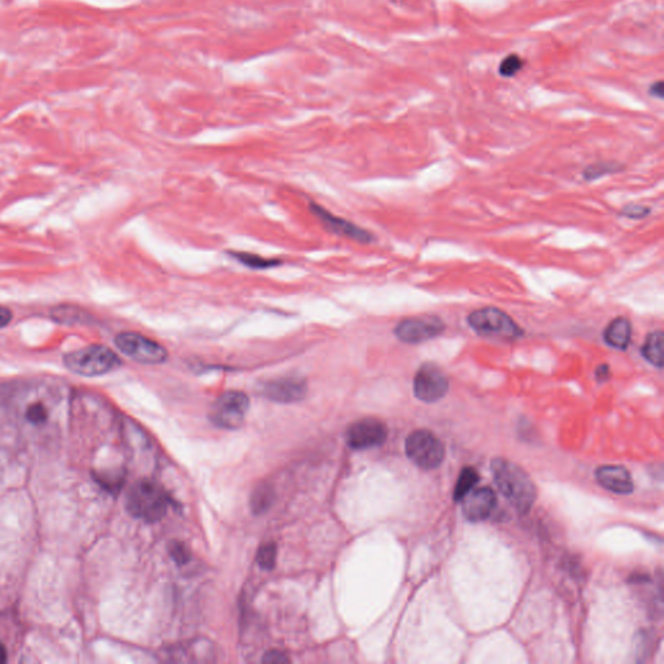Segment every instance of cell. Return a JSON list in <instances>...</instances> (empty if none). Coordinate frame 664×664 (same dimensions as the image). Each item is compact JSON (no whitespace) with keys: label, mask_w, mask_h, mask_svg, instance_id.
Listing matches in <instances>:
<instances>
[{"label":"cell","mask_w":664,"mask_h":664,"mask_svg":"<svg viewBox=\"0 0 664 664\" xmlns=\"http://www.w3.org/2000/svg\"><path fill=\"white\" fill-rule=\"evenodd\" d=\"M258 566L264 570H272L276 561V545L274 542H267L258 549L256 557Z\"/></svg>","instance_id":"7402d4cb"},{"label":"cell","mask_w":664,"mask_h":664,"mask_svg":"<svg viewBox=\"0 0 664 664\" xmlns=\"http://www.w3.org/2000/svg\"><path fill=\"white\" fill-rule=\"evenodd\" d=\"M231 256L236 258L243 265L248 266L250 269H270L275 266L281 265L279 260L274 258H265L258 256V255H252V253H244V252H231Z\"/></svg>","instance_id":"ffe728a7"},{"label":"cell","mask_w":664,"mask_h":664,"mask_svg":"<svg viewBox=\"0 0 664 664\" xmlns=\"http://www.w3.org/2000/svg\"><path fill=\"white\" fill-rule=\"evenodd\" d=\"M650 95L659 98V99L663 98V82L662 81H658V82L650 86Z\"/></svg>","instance_id":"f546056e"},{"label":"cell","mask_w":664,"mask_h":664,"mask_svg":"<svg viewBox=\"0 0 664 664\" xmlns=\"http://www.w3.org/2000/svg\"><path fill=\"white\" fill-rule=\"evenodd\" d=\"M470 327L477 335L500 340H516L523 337L522 327L508 314L499 308L487 306L477 309L467 317Z\"/></svg>","instance_id":"277c9868"},{"label":"cell","mask_w":664,"mask_h":664,"mask_svg":"<svg viewBox=\"0 0 664 664\" xmlns=\"http://www.w3.org/2000/svg\"><path fill=\"white\" fill-rule=\"evenodd\" d=\"M524 64H525V62L520 56L516 55V54H510L501 62L500 66H499V73H500L501 77H505V78L516 77V74L523 69Z\"/></svg>","instance_id":"44dd1931"},{"label":"cell","mask_w":664,"mask_h":664,"mask_svg":"<svg viewBox=\"0 0 664 664\" xmlns=\"http://www.w3.org/2000/svg\"><path fill=\"white\" fill-rule=\"evenodd\" d=\"M388 430L376 418H363L351 424L346 431V444L354 450L380 446L387 440Z\"/></svg>","instance_id":"30bf717a"},{"label":"cell","mask_w":664,"mask_h":664,"mask_svg":"<svg viewBox=\"0 0 664 664\" xmlns=\"http://www.w3.org/2000/svg\"><path fill=\"white\" fill-rule=\"evenodd\" d=\"M651 209L641 204H629L623 208L622 216L629 219H641L650 214Z\"/></svg>","instance_id":"cb8c5ba5"},{"label":"cell","mask_w":664,"mask_h":664,"mask_svg":"<svg viewBox=\"0 0 664 664\" xmlns=\"http://www.w3.org/2000/svg\"><path fill=\"white\" fill-rule=\"evenodd\" d=\"M274 501V491L270 485L261 484L256 487L250 497V508L253 513L261 514L272 506Z\"/></svg>","instance_id":"ac0fdd59"},{"label":"cell","mask_w":664,"mask_h":664,"mask_svg":"<svg viewBox=\"0 0 664 664\" xmlns=\"http://www.w3.org/2000/svg\"><path fill=\"white\" fill-rule=\"evenodd\" d=\"M663 340L662 331L651 332L641 346V354L648 363L658 368H663Z\"/></svg>","instance_id":"2e32d148"},{"label":"cell","mask_w":664,"mask_h":664,"mask_svg":"<svg viewBox=\"0 0 664 664\" xmlns=\"http://www.w3.org/2000/svg\"><path fill=\"white\" fill-rule=\"evenodd\" d=\"M169 503L164 488L151 480L136 482L126 496L127 511L148 523L161 520L166 516Z\"/></svg>","instance_id":"7a4b0ae2"},{"label":"cell","mask_w":664,"mask_h":664,"mask_svg":"<svg viewBox=\"0 0 664 664\" xmlns=\"http://www.w3.org/2000/svg\"><path fill=\"white\" fill-rule=\"evenodd\" d=\"M115 344L126 357L143 365H160L169 357V353L163 345L138 332L118 334Z\"/></svg>","instance_id":"8992f818"},{"label":"cell","mask_w":664,"mask_h":664,"mask_svg":"<svg viewBox=\"0 0 664 664\" xmlns=\"http://www.w3.org/2000/svg\"><path fill=\"white\" fill-rule=\"evenodd\" d=\"M491 470L502 496L519 514H528L537 499V489L530 475L514 462L501 457L493 460Z\"/></svg>","instance_id":"6da1fadb"},{"label":"cell","mask_w":664,"mask_h":664,"mask_svg":"<svg viewBox=\"0 0 664 664\" xmlns=\"http://www.w3.org/2000/svg\"><path fill=\"white\" fill-rule=\"evenodd\" d=\"M445 331V323L435 315L412 317L401 320L395 328V335L407 344H419L440 337Z\"/></svg>","instance_id":"9c48e42d"},{"label":"cell","mask_w":664,"mask_h":664,"mask_svg":"<svg viewBox=\"0 0 664 664\" xmlns=\"http://www.w3.org/2000/svg\"><path fill=\"white\" fill-rule=\"evenodd\" d=\"M170 555H172L173 559L178 564H186V563L190 562V558H191V554H190V550L187 547H185V544L182 542H178V541H174L170 545Z\"/></svg>","instance_id":"d4e9b609"},{"label":"cell","mask_w":664,"mask_h":664,"mask_svg":"<svg viewBox=\"0 0 664 664\" xmlns=\"http://www.w3.org/2000/svg\"><path fill=\"white\" fill-rule=\"evenodd\" d=\"M262 660L265 663H287V662H289L287 656L281 651H278V650H272V651L266 653Z\"/></svg>","instance_id":"4316f807"},{"label":"cell","mask_w":664,"mask_h":664,"mask_svg":"<svg viewBox=\"0 0 664 664\" xmlns=\"http://www.w3.org/2000/svg\"><path fill=\"white\" fill-rule=\"evenodd\" d=\"M11 320H12V312L9 310L8 308L0 306V328L8 326Z\"/></svg>","instance_id":"83f0119b"},{"label":"cell","mask_w":664,"mask_h":664,"mask_svg":"<svg viewBox=\"0 0 664 664\" xmlns=\"http://www.w3.org/2000/svg\"><path fill=\"white\" fill-rule=\"evenodd\" d=\"M622 166H617L615 164H609V163H600V164L590 165L584 170V178L588 180H594L605 177L611 173H615L620 170Z\"/></svg>","instance_id":"603a6c76"},{"label":"cell","mask_w":664,"mask_h":664,"mask_svg":"<svg viewBox=\"0 0 664 664\" xmlns=\"http://www.w3.org/2000/svg\"><path fill=\"white\" fill-rule=\"evenodd\" d=\"M605 343L617 349L625 351L632 340V323L625 317H617L610 322L603 331Z\"/></svg>","instance_id":"9a60e30c"},{"label":"cell","mask_w":664,"mask_h":664,"mask_svg":"<svg viewBox=\"0 0 664 664\" xmlns=\"http://www.w3.org/2000/svg\"><path fill=\"white\" fill-rule=\"evenodd\" d=\"M64 365L77 375L102 376L121 366L117 354L104 345H90L64 356Z\"/></svg>","instance_id":"3957f363"},{"label":"cell","mask_w":664,"mask_h":664,"mask_svg":"<svg viewBox=\"0 0 664 664\" xmlns=\"http://www.w3.org/2000/svg\"><path fill=\"white\" fill-rule=\"evenodd\" d=\"M497 506L496 493L488 487L471 489L462 499V513L465 518L472 522H483L488 519Z\"/></svg>","instance_id":"7c38bea8"},{"label":"cell","mask_w":664,"mask_h":664,"mask_svg":"<svg viewBox=\"0 0 664 664\" xmlns=\"http://www.w3.org/2000/svg\"><path fill=\"white\" fill-rule=\"evenodd\" d=\"M7 662V648L0 642V664Z\"/></svg>","instance_id":"4dcf8cb0"},{"label":"cell","mask_w":664,"mask_h":664,"mask_svg":"<svg viewBox=\"0 0 664 664\" xmlns=\"http://www.w3.org/2000/svg\"><path fill=\"white\" fill-rule=\"evenodd\" d=\"M595 479L602 488L617 494H631L634 489L632 477L623 466H601L595 471Z\"/></svg>","instance_id":"5bb4252c"},{"label":"cell","mask_w":664,"mask_h":664,"mask_svg":"<svg viewBox=\"0 0 664 664\" xmlns=\"http://www.w3.org/2000/svg\"><path fill=\"white\" fill-rule=\"evenodd\" d=\"M449 390V380L445 373L438 365L427 362L422 365L414 375L413 391L418 400L433 404L443 399Z\"/></svg>","instance_id":"ba28073f"},{"label":"cell","mask_w":664,"mask_h":664,"mask_svg":"<svg viewBox=\"0 0 664 664\" xmlns=\"http://www.w3.org/2000/svg\"><path fill=\"white\" fill-rule=\"evenodd\" d=\"M405 450L409 460L422 470L438 469L445 457L444 444L429 430L412 432L407 436Z\"/></svg>","instance_id":"5b68a950"},{"label":"cell","mask_w":664,"mask_h":664,"mask_svg":"<svg viewBox=\"0 0 664 664\" xmlns=\"http://www.w3.org/2000/svg\"><path fill=\"white\" fill-rule=\"evenodd\" d=\"M310 211L326 226L328 231H331L334 234L339 235V236H345L348 239L363 243V244H368V243L374 240V236L366 230H363L362 227L356 226L354 223L346 221V219L334 216L331 211H326L325 208H322L318 204H312Z\"/></svg>","instance_id":"4fadbf2b"},{"label":"cell","mask_w":664,"mask_h":664,"mask_svg":"<svg viewBox=\"0 0 664 664\" xmlns=\"http://www.w3.org/2000/svg\"><path fill=\"white\" fill-rule=\"evenodd\" d=\"M26 418L33 423L43 422L47 418V410L42 404H34L28 409Z\"/></svg>","instance_id":"484cf974"},{"label":"cell","mask_w":664,"mask_h":664,"mask_svg":"<svg viewBox=\"0 0 664 664\" xmlns=\"http://www.w3.org/2000/svg\"><path fill=\"white\" fill-rule=\"evenodd\" d=\"M595 376H597V379H598L600 382L607 380L610 378L609 365H601V366H598L597 371H595Z\"/></svg>","instance_id":"f1b7e54d"},{"label":"cell","mask_w":664,"mask_h":664,"mask_svg":"<svg viewBox=\"0 0 664 664\" xmlns=\"http://www.w3.org/2000/svg\"><path fill=\"white\" fill-rule=\"evenodd\" d=\"M479 480L477 470L472 467H466L462 470L458 482L454 488V500L462 501V499L475 487Z\"/></svg>","instance_id":"d6986e66"},{"label":"cell","mask_w":664,"mask_h":664,"mask_svg":"<svg viewBox=\"0 0 664 664\" xmlns=\"http://www.w3.org/2000/svg\"><path fill=\"white\" fill-rule=\"evenodd\" d=\"M250 409V399L239 391L225 392L213 405L211 418L214 424L223 429H238Z\"/></svg>","instance_id":"52a82bcc"},{"label":"cell","mask_w":664,"mask_h":664,"mask_svg":"<svg viewBox=\"0 0 664 664\" xmlns=\"http://www.w3.org/2000/svg\"><path fill=\"white\" fill-rule=\"evenodd\" d=\"M51 318L62 323V325H87L91 323L93 318L90 314H87L83 309H79L76 306H68V305H60L55 309L51 310Z\"/></svg>","instance_id":"e0dca14e"},{"label":"cell","mask_w":664,"mask_h":664,"mask_svg":"<svg viewBox=\"0 0 664 664\" xmlns=\"http://www.w3.org/2000/svg\"><path fill=\"white\" fill-rule=\"evenodd\" d=\"M258 392L266 399L289 404L304 399L308 385L301 378L284 376L262 382L258 385Z\"/></svg>","instance_id":"8fae6325"}]
</instances>
